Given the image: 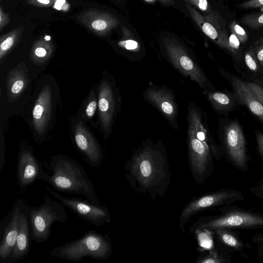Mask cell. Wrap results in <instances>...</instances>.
Here are the masks:
<instances>
[{"label":"cell","instance_id":"obj_1","mask_svg":"<svg viewBox=\"0 0 263 263\" xmlns=\"http://www.w3.org/2000/svg\"><path fill=\"white\" fill-rule=\"evenodd\" d=\"M125 177L136 192L148 194L154 200L163 197L171 183L168 156L161 139H149L134 148L124 167Z\"/></svg>","mask_w":263,"mask_h":263},{"label":"cell","instance_id":"obj_2","mask_svg":"<svg viewBox=\"0 0 263 263\" xmlns=\"http://www.w3.org/2000/svg\"><path fill=\"white\" fill-rule=\"evenodd\" d=\"M48 168L50 173L45 171L42 181L48 183L58 192L80 195L100 203L93 183L74 160L65 155L53 156Z\"/></svg>","mask_w":263,"mask_h":263},{"label":"cell","instance_id":"obj_3","mask_svg":"<svg viewBox=\"0 0 263 263\" xmlns=\"http://www.w3.org/2000/svg\"><path fill=\"white\" fill-rule=\"evenodd\" d=\"M219 214L200 217L190 227L191 234L206 229L212 231L218 228L231 229H263V213L230 204L218 208Z\"/></svg>","mask_w":263,"mask_h":263},{"label":"cell","instance_id":"obj_4","mask_svg":"<svg viewBox=\"0 0 263 263\" xmlns=\"http://www.w3.org/2000/svg\"><path fill=\"white\" fill-rule=\"evenodd\" d=\"M112 252L110 237L91 230L79 239L56 247L49 252V255L62 260L79 262L85 257L106 260L111 256Z\"/></svg>","mask_w":263,"mask_h":263},{"label":"cell","instance_id":"obj_5","mask_svg":"<svg viewBox=\"0 0 263 263\" xmlns=\"http://www.w3.org/2000/svg\"><path fill=\"white\" fill-rule=\"evenodd\" d=\"M165 58L179 73L196 83L202 89L215 87L194 57L182 44L173 38L163 42Z\"/></svg>","mask_w":263,"mask_h":263},{"label":"cell","instance_id":"obj_6","mask_svg":"<svg viewBox=\"0 0 263 263\" xmlns=\"http://www.w3.org/2000/svg\"><path fill=\"white\" fill-rule=\"evenodd\" d=\"M32 240L35 243L47 240L50 236L51 226L55 222L65 223L68 216L64 205L48 196L38 206H31L29 210Z\"/></svg>","mask_w":263,"mask_h":263},{"label":"cell","instance_id":"obj_7","mask_svg":"<svg viewBox=\"0 0 263 263\" xmlns=\"http://www.w3.org/2000/svg\"><path fill=\"white\" fill-rule=\"evenodd\" d=\"M243 199L242 192L233 189H221L194 197L180 213L179 216V228L182 232H184L185 224L193 216L198 213Z\"/></svg>","mask_w":263,"mask_h":263},{"label":"cell","instance_id":"obj_8","mask_svg":"<svg viewBox=\"0 0 263 263\" xmlns=\"http://www.w3.org/2000/svg\"><path fill=\"white\" fill-rule=\"evenodd\" d=\"M122 99L119 90L110 79L101 82L98 98L99 118L106 138L109 137L114 121L120 112Z\"/></svg>","mask_w":263,"mask_h":263},{"label":"cell","instance_id":"obj_9","mask_svg":"<svg viewBox=\"0 0 263 263\" xmlns=\"http://www.w3.org/2000/svg\"><path fill=\"white\" fill-rule=\"evenodd\" d=\"M142 98L161 114L174 129H178L179 108L172 89L165 85L149 84L143 91Z\"/></svg>","mask_w":263,"mask_h":263},{"label":"cell","instance_id":"obj_10","mask_svg":"<svg viewBox=\"0 0 263 263\" xmlns=\"http://www.w3.org/2000/svg\"><path fill=\"white\" fill-rule=\"evenodd\" d=\"M46 189L65 206L92 224L99 227L110 222V214L105 205L94 203L88 199L63 196L47 186Z\"/></svg>","mask_w":263,"mask_h":263},{"label":"cell","instance_id":"obj_11","mask_svg":"<svg viewBox=\"0 0 263 263\" xmlns=\"http://www.w3.org/2000/svg\"><path fill=\"white\" fill-rule=\"evenodd\" d=\"M223 143L227 160L235 168L245 172L249 168V157L246 143L241 128L233 121L224 126Z\"/></svg>","mask_w":263,"mask_h":263},{"label":"cell","instance_id":"obj_12","mask_svg":"<svg viewBox=\"0 0 263 263\" xmlns=\"http://www.w3.org/2000/svg\"><path fill=\"white\" fill-rule=\"evenodd\" d=\"M220 72L229 81L237 101L246 106L263 123V88L257 84L243 81L223 70Z\"/></svg>","mask_w":263,"mask_h":263},{"label":"cell","instance_id":"obj_13","mask_svg":"<svg viewBox=\"0 0 263 263\" xmlns=\"http://www.w3.org/2000/svg\"><path fill=\"white\" fill-rule=\"evenodd\" d=\"M186 7L194 21L203 33L220 47L229 51L228 33L226 23L217 12L203 16L189 5Z\"/></svg>","mask_w":263,"mask_h":263},{"label":"cell","instance_id":"obj_14","mask_svg":"<svg viewBox=\"0 0 263 263\" xmlns=\"http://www.w3.org/2000/svg\"><path fill=\"white\" fill-rule=\"evenodd\" d=\"M23 199L15 202L0 224V262L10 255L15 245L19 229V219Z\"/></svg>","mask_w":263,"mask_h":263},{"label":"cell","instance_id":"obj_15","mask_svg":"<svg viewBox=\"0 0 263 263\" xmlns=\"http://www.w3.org/2000/svg\"><path fill=\"white\" fill-rule=\"evenodd\" d=\"M44 172L31 148L20 149L16 166L17 183L20 190H24L37 180L42 181Z\"/></svg>","mask_w":263,"mask_h":263},{"label":"cell","instance_id":"obj_16","mask_svg":"<svg viewBox=\"0 0 263 263\" xmlns=\"http://www.w3.org/2000/svg\"><path fill=\"white\" fill-rule=\"evenodd\" d=\"M30 207L27 201L23 199L16 241L10 255L3 263H14L22 260L29 252L32 239Z\"/></svg>","mask_w":263,"mask_h":263},{"label":"cell","instance_id":"obj_17","mask_svg":"<svg viewBox=\"0 0 263 263\" xmlns=\"http://www.w3.org/2000/svg\"><path fill=\"white\" fill-rule=\"evenodd\" d=\"M74 139L76 146L85 156L88 164L93 168L99 167L103 161L102 149L82 122L77 123L75 126Z\"/></svg>","mask_w":263,"mask_h":263},{"label":"cell","instance_id":"obj_18","mask_svg":"<svg viewBox=\"0 0 263 263\" xmlns=\"http://www.w3.org/2000/svg\"><path fill=\"white\" fill-rule=\"evenodd\" d=\"M80 22L95 34L104 36L120 23L114 15L97 9H89L79 16Z\"/></svg>","mask_w":263,"mask_h":263},{"label":"cell","instance_id":"obj_19","mask_svg":"<svg viewBox=\"0 0 263 263\" xmlns=\"http://www.w3.org/2000/svg\"><path fill=\"white\" fill-rule=\"evenodd\" d=\"M51 91L47 86L39 93L32 110L33 124L39 134H42L46 128L51 114Z\"/></svg>","mask_w":263,"mask_h":263},{"label":"cell","instance_id":"obj_20","mask_svg":"<svg viewBox=\"0 0 263 263\" xmlns=\"http://www.w3.org/2000/svg\"><path fill=\"white\" fill-rule=\"evenodd\" d=\"M211 232L217 240L223 246L231 250L239 252L241 255H245L244 251L249 247L248 244L245 243L232 229L218 228Z\"/></svg>","mask_w":263,"mask_h":263},{"label":"cell","instance_id":"obj_21","mask_svg":"<svg viewBox=\"0 0 263 263\" xmlns=\"http://www.w3.org/2000/svg\"><path fill=\"white\" fill-rule=\"evenodd\" d=\"M203 93L210 102L213 108L217 111H224L234 105L233 98L228 94L214 89H203Z\"/></svg>","mask_w":263,"mask_h":263},{"label":"cell","instance_id":"obj_22","mask_svg":"<svg viewBox=\"0 0 263 263\" xmlns=\"http://www.w3.org/2000/svg\"><path fill=\"white\" fill-rule=\"evenodd\" d=\"M231 261L230 253L224 249L213 247L200 251L196 263H229Z\"/></svg>","mask_w":263,"mask_h":263},{"label":"cell","instance_id":"obj_23","mask_svg":"<svg viewBox=\"0 0 263 263\" xmlns=\"http://www.w3.org/2000/svg\"><path fill=\"white\" fill-rule=\"evenodd\" d=\"M53 49V45L50 40L41 37L34 43L31 50V57L35 62H44L50 58Z\"/></svg>","mask_w":263,"mask_h":263},{"label":"cell","instance_id":"obj_24","mask_svg":"<svg viewBox=\"0 0 263 263\" xmlns=\"http://www.w3.org/2000/svg\"><path fill=\"white\" fill-rule=\"evenodd\" d=\"M24 31L23 26L14 28L4 34L0 39V59L3 58L16 45Z\"/></svg>","mask_w":263,"mask_h":263},{"label":"cell","instance_id":"obj_25","mask_svg":"<svg viewBox=\"0 0 263 263\" xmlns=\"http://www.w3.org/2000/svg\"><path fill=\"white\" fill-rule=\"evenodd\" d=\"M123 36L117 43V46L129 53L138 54L141 52L142 48L132 32L123 25L122 26Z\"/></svg>","mask_w":263,"mask_h":263},{"label":"cell","instance_id":"obj_26","mask_svg":"<svg viewBox=\"0 0 263 263\" xmlns=\"http://www.w3.org/2000/svg\"><path fill=\"white\" fill-rule=\"evenodd\" d=\"M240 21L252 29H257L263 26V12L246 14L241 17Z\"/></svg>","mask_w":263,"mask_h":263},{"label":"cell","instance_id":"obj_27","mask_svg":"<svg viewBox=\"0 0 263 263\" xmlns=\"http://www.w3.org/2000/svg\"><path fill=\"white\" fill-rule=\"evenodd\" d=\"M244 59L246 65L251 71L254 73L258 72L260 67L252 45L245 52Z\"/></svg>","mask_w":263,"mask_h":263},{"label":"cell","instance_id":"obj_28","mask_svg":"<svg viewBox=\"0 0 263 263\" xmlns=\"http://www.w3.org/2000/svg\"><path fill=\"white\" fill-rule=\"evenodd\" d=\"M25 85V81L24 76L18 72H14V76L11 78L10 81V90L11 93L14 95L19 94Z\"/></svg>","mask_w":263,"mask_h":263},{"label":"cell","instance_id":"obj_29","mask_svg":"<svg viewBox=\"0 0 263 263\" xmlns=\"http://www.w3.org/2000/svg\"><path fill=\"white\" fill-rule=\"evenodd\" d=\"M229 28L231 33L234 34L241 43H246L248 40L247 32L235 21L230 23Z\"/></svg>","mask_w":263,"mask_h":263},{"label":"cell","instance_id":"obj_30","mask_svg":"<svg viewBox=\"0 0 263 263\" xmlns=\"http://www.w3.org/2000/svg\"><path fill=\"white\" fill-rule=\"evenodd\" d=\"M260 69L263 70V37L254 42L252 44Z\"/></svg>","mask_w":263,"mask_h":263},{"label":"cell","instance_id":"obj_31","mask_svg":"<svg viewBox=\"0 0 263 263\" xmlns=\"http://www.w3.org/2000/svg\"><path fill=\"white\" fill-rule=\"evenodd\" d=\"M240 42L236 35L231 33L229 37V51L236 58H239Z\"/></svg>","mask_w":263,"mask_h":263},{"label":"cell","instance_id":"obj_32","mask_svg":"<svg viewBox=\"0 0 263 263\" xmlns=\"http://www.w3.org/2000/svg\"><path fill=\"white\" fill-rule=\"evenodd\" d=\"M97 106L98 101L93 94V96L89 99L85 109V114L87 118L90 119L93 117Z\"/></svg>","mask_w":263,"mask_h":263},{"label":"cell","instance_id":"obj_33","mask_svg":"<svg viewBox=\"0 0 263 263\" xmlns=\"http://www.w3.org/2000/svg\"><path fill=\"white\" fill-rule=\"evenodd\" d=\"M251 239L257 245V255L260 257H263V232L254 234Z\"/></svg>","mask_w":263,"mask_h":263},{"label":"cell","instance_id":"obj_34","mask_svg":"<svg viewBox=\"0 0 263 263\" xmlns=\"http://www.w3.org/2000/svg\"><path fill=\"white\" fill-rule=\"evenodd\" d=\"M249 190L254 195L263 201V177L254 185L250 187Z\"/></svg>","mask_w":263,"mask_h":263},{"label":"cell","instance_id":"obj_35","mask_svg":"<svg viewBox=\"0 0 263 263\" xmlns=\"http://www.w3.org/2000/svg\"><path fill=\"white\" fill-rule=\"evenodd\" d=\"M261 6H263V0H248L240 3L238 7L240 9H248Z\"/></svg>","mask_w":263,"mask_h":263},{"label":"cell","instance_id":"obj_36","mask_svg":"<svg viewBox=\"0 0 263 263\" xmlns=\"http://www.w3.org/2000/svg\"><path fill=\"white\" fill-rule=\"evenodd\" d=\"M191 3L202 11L211 13V9L207 0H192Z\"/></svg>","mask_w":263,"mask_h":263},{"label":"cell","instance_id":"obj_37","mask_svg":"<svg viewBox=\"0 0 263 263\" xmlns=\"http://www.w3.org/2000/svg\"><path fill=\"white\" fill-rule=\"evenodd\" d=\"M55 0H27V4L39 7H49L52 6Z\"/></svg>","mask_w":263,"mask_h":263},{"label":"cell","instance_id":"obj_38","mask_svg":"<svg viewBox=\"0 0 263 263\" xmlns=\"http://www.w3.org/2000/svg\"><path fill=\"white\" fill-rule=\"evenodd\" d=\"M10 21L9 14L6 13L2 6L0 7V31L8 25Z\"/></svg>","mask_w":263,"mask_h":263},{"label":"cell","instance_id":"obj_39","mask_svg":"<svg viewBox=\"0 0 263 263\" xmlns=\"http://www.w3.org/2000/svg\"><path fill=\"white\" fill-rule=\"evenodd\" d=\"M255 133L258 152L263 161V134L258 130Z\"/></svg>","mask_w":263,"mask_h":263},{"label":"cell","instance_id":"obj_40","mask_svg":"<svg viewBox=\"0 0 263 263\" xmlns=\"http://www.w3.org/2000/svg\"><path fill=\"white\" fill-rule=\"evenodd\" d=\"M145 2L149 3H154L157 1H159L160 3L166 5H172L174 4L173 0H144Z\"/></svg>","mask_w":263,"mask_h":263},{"label":"cell","instance_id":"obj_41","mask_svg":"<svg viewBox=\"0 0 263 263\" xmlns=\"http://www.w3.org/2000/svg\"><path fill=\"white\" fill-rule=\"evenodd\" d=\"M186 1H187L189 2L190 3H191V1H192V0H186Z\"/></svg>","mask_w":263,"mask_h":263}]
</instances>
